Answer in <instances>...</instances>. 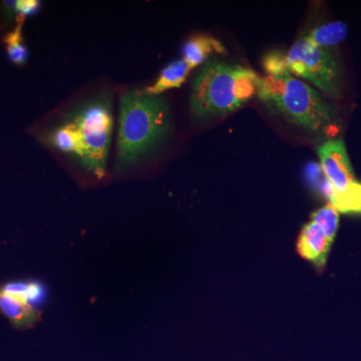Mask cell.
I'll use <instances>...</instances> for the list:
<instances>
[{"label":"cell","instance_id":"6da1fadb","mask_svg":"<svg viewBox=\"0 0 361 361\" xmlns=\"http://www.w3.org/2000/svg\"><path fill=\"white\" fill-rule=\"evenodd\" d=\"M171 114L167 102L144 90H128L121 97L116 163L118 169L134 166L167 137Z\"/></svg>","mask_w":361,"mask_h":361},{"label":"cell","instance_id":"7a4b0ae2","mask_svg":"<svg viewBox=\"0 0 361 361\" xmlns=\"http://www.w3.org/2000/svg\"><path fill=\"white\" fill-rule=\"evenodd\" d=\"M261 80L250 68L218 59L207 61L192 84V116L204 121L238 110L257 94Z\"/></svg>","mask_w":361,"mask_h":361},{"label":"cell","instance_id":"3957f363","mask_svg":"<svg viewBox=\"0 0 361 361\" xmlns=\"http://www.w3.org/2000/svg\"><path fill=\"white\" fill-rule=\"evenodd\" d=\"M257 96L272 113L313 135H327L336 126V108L310 85L289 73L261 80Z\"/></svg>","mask_w":361,"mask_h":361},{"label":"cell","instance_id":"277c9868","mask_svg":"<svg viewBox=\"0 0 361 361\" xmlns=\"http://www.w3.org/2000/svg\"><path fill=\"white\" fill-rule=\"evenodd\" d=\"M65 120L77 137L75 160L87 172L103 179L110 149L113 114L110 99L97 97L71 111Z\"/></svg>","mask_w":361,"mask_h":361},{"label":"cell","instance_id":"5b68a950","mask_svg":"<svg viewBox=\"0 0 361 361\" xmlns=\"http://www.w3.org/2000/svg\"><path fill=\"white\" fill-rule=\"evenodd\" d=\"M264 68L268 75L289 73L302 78L331 99H341V73L336 58L305 37L292 45L286 54L273 52L266 56Z\"/></svg>","mask_w":361,"mask_h":361},{"label":"cell","instance_id":"8992f818","mask_svg":"<svg viewBox=\"0 0 361 361\" xmlns=\"http://www.w3.org/2000/svg\"><path fill=\"white\" fill-rule=\"evenodd\" d=\"M320 165L329 188L330 204L338 203L361 191V183L355 180L345 145L339 139L329 140L318 148Z\"/></svg>","mask_w":361,"mask_h":361},{"label":"cell","instance_id":"52a82bcc","mask_svg":"<svg viewBox=\"0 0 361 361\" xmlns=\"http://www.w3.org/2000/svg\"><path fill=\"white\" fill-rule=\"evenodd\" d=\"M331 244V240L324 234L322 228L310 220L299 234L297 252L317 269H322L326 264Z\"/></svg>","mask_w":361,"mask_h":361},{"label":"cell","instance_id":"ba28073f","mask_svg":"<svg viewBox=\"0 0 361 361\" xmlns=\"http://www.w3.org/2000/svg\"><path fill=\"white\" fill-rule=\"evenodd\" d=\"M212 54H227L222 42L208 35H198L188 40L183 49V56L191 68L205 63Z\"/></svg>","mask_w":361,"mask_h":361},{"label":"cell","instance_id":"9c48e42d","mask_svg":"<svg viewBox=\"0 0 361 361\" xmlns=\"http://www.w3.org/2000/svg\"><path fill=\"white\" fill-rule=\"evenodd\" d=\"M0 311L20 329L32 326L39 320V311L20 299L0 290Z\"/></svg>","mask_w":361,"mask_h":361},{"label":"cell","instance_id":"30bf717a","mask_svg":"<svg viewBox=\"0 0 361 361\" xmlns=\"http://www.w3.org/2000/svg\"><path fill=\"white\" fill-rule=\"evenodd\" d=\"M191 70L184 59L173 61L161 71L155 84L146 87L144 92L149 96H160L166 90L180 87L186 82Z\"/></svg>","mask_w":361,"mask_h":361},{"label":"cell","instance_id":"8fae6325","mask_svg":"<svg viewBox=\"0 0 361 361\" xmlns=\"http://www.w3.org/2000/svg\"><path fill=\"white\" fill-rule=\"evenodd\" d=\"M348 35V26L343 21L337 20L318 26L304 37L316 47L329 49V47L341 44Z\"/></svg>","mask_w":361,"mask_h":361},{"label":"cell","instance_id":"7c38bea8","mask_svg":"<svg viewBox=\"0 0 361 361\" xmlns=\"http://www.w3.org/2000/svg\"><path fill=\"white\" fill-rule=\"evenodd\" d=\"M0 290L35 307L44 302L47 297L45 287L37 281L11 282L4 285Z\"/></svg>","mask_w":361,"mask_h":361},{"label":"cell","instance_id":"4fadbf2b","mask_svg":"<svg viewBox=\"0 0 361 361\" xmlns=\"http://www.w3.org/2000/svg\"><path fill=\"white\" fill-rule=\"evenodd\" d=\"M25 16H18V25L13 32L6 35V44L8 58L16 65H23L28 58L27 49L23 39V25Z\"/></svg>","mask_w":361,"mask_h":361},{"label":"cell","instance_id":"5bb4252c","mask_svg":"<svg viewBox=\"0 0 361 361\" xmlns=\"http://www.w3.org/2000/svg\"><path fill=\"white\" fill-rule=\"evenodd\" d=\"M311 221L319 226L324 234L334 242L339 225V212L336 207L327 204L311 215Z\"/></svg>","mask_w":361,"mask_h":361},{"label":"cell","instance_id":"9a60e30c","mask_svg":"<svg viewBox=\"0 0 361 361\" xmlns=\"http://www.w3.org/2000/svg\"><path fill=\"white\" fill-rule=\"evenodd\" d=\"M39 7V2L37 0H20L16 1V9L18 16H25L37 13Z\"/></svg>","mask_w":361,"mask_h":361}]
</instances>
